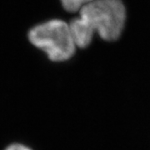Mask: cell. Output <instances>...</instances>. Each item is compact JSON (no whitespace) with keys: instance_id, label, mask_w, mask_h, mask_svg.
Here are the masks:
<instances>
[{"instance_id":"5","label":"cell","mask_w":150,"mask_h":150,"mask_svg":"<svg viewBox=\"0 0 150 150\" xmlns=\"http://www.w3.org/2000/svg\"><path fill=\"white\" fill-rule=\"evenodd\" d=\"M5 150H33L29 147L22 144H13L8 146Z\"/></svg>"},{"instance_id":"2","label":"cell","mask_w":150,"mask_h":150,"mask_svg":"<svg viewBox=\"0 0 150 150\" xmlns=\"http://www.w3.org/2000/svg\"><path fill=\"white\" fill-rule=\"evenodd\" d=\"M28 40L48 56L53 62H66L76 54L77 47L73 39L69 22L62 18H51L32 28Z\"/></svg>"},{"instance_id":"3","label":"cell","mask_w":150,"mask_h":150,"mask_svg":"<svg viewBox=\"0 0 150 150\" xmlns=\"http://www.w3.org/2000/svg\"><path fill=\"white\" fill-rule=\"evenodd\" d=\"M69 24L77 48L87 49L94 43L97 38L94 29L88 22L78 14L70 19Z\"/></svg>"},{"instance_id":"4","label":"cell","mask_w":150,"mask_h":150,"mask_svg":"<svg viewBox=\"0 0 150 150\" xmlns=\"http://www.w3.org/2000/svg\"><path fill=\"white\" fill-rule=\"evenodd\" d=\"M93 0H59L62 8L68 13L77 15L82 8Z\"/></svg>"},{"instance_id":"1","label":"cell","mask_w":150,"mask_h":150,"mask_svg":"<svg viewBox=\"0 0 150 150\" xmlns=\"http://www.w3.org/2000/svg\"><path fill=\"white\" fill-rule=\"evenodd\" d=\"M78 15L91 25L98 39L108 43L122 38L129 18L124 0H93L83 6Z\"/></svg>"}]
</instances>
